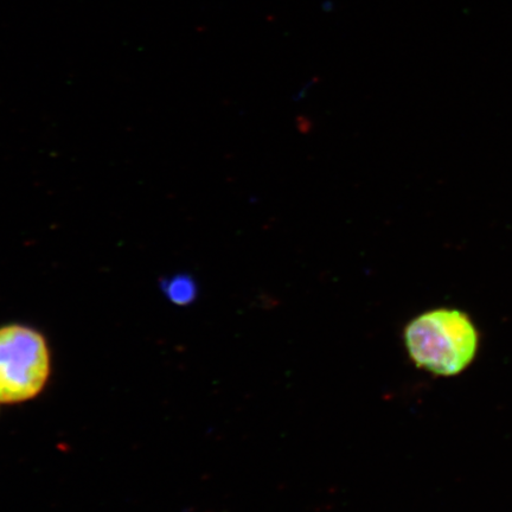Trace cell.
I'll list each match as a JSON object with an SVG mask.
<instances>
[{"instance_id": "6da1fadb", "label": "cell", "mask_w": 512, "mask_h": 512, "mask_svg": "<svg viewBox=\"0 0 512 512\" xmlns=\"http://www.w3.org/2000/svg\"><path fill=\"white\" fill-rule=\"evenodd\" d=\"M405 343L416 367L434 375L454 376L475 360L479 335L465 312L435 309L406 326Z\"/></svg>"}, {"instance_id": "7a4b0ae2", "label": "cell", "mask_w": 512, "mask_h": 512, "mask_svg": "<svg viewBox=\"0 0 512 512\" xmlns=\"http://www.w3.org/2000/svg\"><path fill=\"white\" fill-rule=\"evenodd\" d=\"M46 337L24 324L0 326V403L36 398L50 376Z\"/></svg>"}, {"instance_id": "3957f363", "label": "cell", "mask_w": 512, "mask_h": 512, "mask_svg": "<svg viewBox=\"0 0 512 512\" xmlns=\"http://www.w3.org/2000/svg\"><path fill=\"white\" fill-rule=\"evenodd\" d=\"M163 291L171 303L189 305L197 297L198 287L194 278L188 274H177L164 280Z\"/></svg>"}]
</instances>
